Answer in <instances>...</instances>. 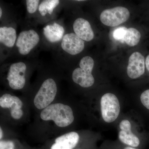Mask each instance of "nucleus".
<instances>
[{"mask_svg":"<svg viewBox=\"0 0 149 149\" xmlns=\"http://www.w3.org/2000/svg\"><path fill=\"white\" fill-rule=\"evenodd\" d=\"M59 3L60 1L58 0L43 1L40 3L38 11L42 16H45L48 14L51 15Z\"/></svg>","mask_w":149,"mask_h":149,"instance_id":"obj_16","label":"nucleus"},{"mask_svg":"<svg viewBox=\"0 0 149 149\" xmlns=\"http://www.w3.org/2000/svg\"><path fill=\"white\" fill-rule=\"evenodd\" d=\"M61 49L66 53L75 55L80 53L85 48L84 41L74 33L65 34L61 41Z\"/></svg>","mask_w":149,"mask_h":149,"instance_id":"obj_8","label":"nucleus"},{"mask_svg":"<svg viewBox=\"0 0 149 149\" xmlns=\"http://www.w3.org/2000/svg\"><path fill=\"white\" fill-rule=\"evenodd\" d=\"M64 33V27L57 22L48 24L43 28V34L45 38L48 42L52 43L61 41Z\"/></svg>","mask_w":149,"mask_h":149,"instance_id":"obj_13","label":"nucleus"},{"mask_svg":"<svg viewBox=\"0 0 149 149\" xmlns=\"http://www.w3.org/2000/svg\"><path fill=\"white\" fill-rule=\"evenodd\" d=\"M26 1L27 12L33 14L36 12L39 8L40 4L39 0H27Z\"/></svg>","mask_w":149,"mask_h":149,"instance_id":"obj_18","label":"nucleus"},{"mask_svg":"<svg viewBox=\"0 0 149 149\" xmlns=\"http://www.w3.org/2000/svg\"><path fill=\"white\" fill-rule=\"evenodd\" d=\"M0 106L3 108H9L11 111L21 109L22 103L20 99L16 96L5 94L0 98Z\"/></svg>","mask_w":149,"mask_h":149,"instance_id":"obj_15","label":"nucleus"},{"mask_svg":"<svg viewBox=\"0 0 149 149\" xmlns=\"http://www.w3.org/2000/svg\"><path fill=\"white\" fill-rule=\"evenodd\" d=\"M141 38V34L139 31L134 28L127 29L125 33L124 41L130 47L137 45Z\"/></svg>","mask_w":149,"mask_h":149,"instance_id":"obj_17","label":"nucleus"},{"mask_svg":"<svg viewBox=\"0 0 149 149\" xmlns=\"http://www.w3.org/2000/svg\"><path fill=\"white\" fill-rule=\"evenodd\" d=\"M40 41V35L35 30H24L19 34L15 46L19 53L22 56H26L37 47Z\"/></svg>","mask_w":149,"mask_h":149,"instance_id":"obj_5","label":"nucleus"},{"mask_svg":"<svg viewBox=\"0 0 149 149\" xmlns=\"http://www.w3.org/2000/svg\"><path fill=\"white\" fill-rule=\"evenodd\" d=\"M12 117L15 119H20L23 115V111L21 109L13 110L10 111Z\"/></svg>","mask_w":149,"mask_h":149,"instance_id":"obj_22","label":"nucleus"},{"mask_svg":"<svg viewBox=\"0 0 149 149\" xmlns=\"http://www.w3.org/2000/svg\"><path fill=\"white\" fill-rule=\"evenodd\" d=\"M141 101L144 106L149 110V89L144 91L141 94Z\"/></svg>","mask_w":149,"mask_h":149,"instance_id":"obj_20","label":"nucleus"},{"mask_svg":"<svg viewBox=\"0 0 149 149\" xmlns=\"http://www.w3.org/2000/svg\"><path fill=\"white\" fill-rule=\"evenodd\" d=\"M57 92L55 81L52 78L47 79L43 82L35 96L34 100L35 106L39 109H45L53 101Z\"/></svg>","mask_w":149,"mask_h":149,"instance_id":"obj_3","label":"nucleus"},{"mask_svg":"<svg viewBox=\"0 0 149 149\" xmlns=\"http://www.w3.org/2000/svg\"><path fill=\"white\" fill-rule=\"evenodd\" d=\"M0 130H1V131H0V132H1V134H0V139H1L3 136L2 130L1 128Z\"/></svg>","mask_w":149,"mask_h":149,"instance_id":"obj_26","label":"nucleus"},{"mask_svg":"<svg viewBox=\"0 0 149 149\" xmlns=\"http://www.w3.org/2000/svg\"><path fill=\"white\" fill-rule=\"evenodd\" d=\"M3 11L2 10L1 8H0V18H1V17L2 16Z\"/></svg>","mask_w":149,"mask_h":149,"instance_id":"obj_25","label":"nucleus"},{"mask_svg":"<svg viewBox=\"0 0 149 149\" xmlns=\"http://www.w3.org/2000/svg\"><path fill=\"white\" fill-rule=\"evenodd\" d=\"M146 65L147 70L149 72V55L147 57L146 61Z\"/></svg>","mask_w":149,"mask_h":149,"instance_id":"obj_23","label":"nucleus"},{"mask_svg":"<svg viewBox=\"0 0 149 149\" xmlns=\"http://www.w3.org/2000/svg\"><path fill=\"white\" fill-rule=\"evenodd\" d=\"M44 120H53L59 127H65L71 124L74 120L72 109L69 106L57 103L49 105L43 110L40 114Z\"/></svg>","mask_w":149,"mask_h":149,"instance_id":"obj_1","label":"nucleus"},{"mask_svg":"<svg viewBox=\"0 0 149 149\" xmlns=\"http://www.w3.org/2000/svg\"><path fill=\"white\" fill-rule=\"evenodd\" d=\"M94 60L89 56L84 57L80 62V68L73 70L72 79L74 83L83 88L91 87L95 83V79L92 74L94 68Z\"/></svg>","mask_w":149,"mask_h":149,"instance_id":"obj_2","label":"nucleus"},{"mask_svg":"<svg viewBox=\"0 0 149 149\" xmlns=\"http://www.w3.org/2000/svg\"><path fill=\"white\" fill-rule=\"evenodd\" d=\"M0 149H14V145L12 141H1Z\"/></svg>","mask_w":149,"mask_h":149,"instance_id":"obj_21","label":"nucleus"},{"mask_svg":"<svg viewBox=\"0 0 149 149\" xmlns=\"http://www.w3.org/2000/svg\"><path fill=\"white\" fill-rule=\"evenodd\" d=\"M74 33L83 41L90 42L94 37V33L90 22L83 18H78L73 24Z\"/></svg>","mask_w":149,"mask_h":149,"instance_id":"obj_11","label":"nucleus"},{"mask_svg":"<svg viewBox=\"0 0 149 149\" xmlns=\"http://www.w3.org/2000/svg\"><path fill=\"white\" fill-rule=\"evenodd\" d=\"M130 14L125 7L118 6L102 12L100 19L103 24L109 27H115L127 21Z\"/></svg>","mask_w":149,"mask_h":149,"instance_id":"obj_6","label":"nucleus"},{"mask_svg":"<svg viewBox=\"0 0 149 149\" xmlns=\"http://www.w3.org/2000/svg\"><path fill=\"white\" fill-rule=\"evenodd\" d=\"M119 127L120 130L118 134V138L121 142L132 148H136L139 147L140 140L132 133L130 121L127 120H122L119 124Z\"/></svg>","mask_w":149,"mask_h":149,"instance_id":"obj_10","label":"nucleus"},{"mask_svg":"<svg viewBox=\"0 0 149 149\" xmlns=\"http://www.w3.org/2000/svg\"></svg>","mask_w":149,"mask_h":149,"instance_id":"obj_27","label":"nucleus"},{"mask_svg":"<svg viewBox=\"0 0 149 149\" xmlns=\"http://www.w3.org/2000/svg\"><path fill=\"white\" fill-rule=\"evenodd\" d=\"M26 64L23 62L14 63L10 65L8 72L7 79L10 87L15 90H21L25 85Z\"/></svg>","mask_w":149,"mask_h":149,"instance_id":"obj_7","label":"nucleus"},{"mask_svg":"<svg viewBox=\"0 0 149 149\" xmlns=\"http://www.w3.org/2000/svg\"><path fill=\"white\" fill-rule=\"evenodd\" d=\"M100 104L102 117L106 122L110 123L116 120L120 113V105L115 95L104 94L101 99Z\"/></svg>","mask_w":149,"mask_h":149,"instance_id":"obj_4","label":"nucleus"},{"mask_svg":"<svg viewBox=\"0 0 149 149\" xmlns=\"http://www.w3.org/2000/svg\"><path fill=\"white\" fill-rule=\"evenodd\" d=\"M16 29L10 26L0 27V42L6 47L12 48L17 40Z\"/></svg>","mask_w":149,"mask_h":149,"instance_id":"obj_14","label":"nucleus"},{"mask_svg":"<svg viewBox=\"0 0 149 149\" xmlns=\"http://www.w3.org/2000/svg\"><path fill=\"white\" fill-rule=\"evenodd\" d=\"M127 30V28L124 27L116 28L113 32V38L116 40L124 41V37Z\"/></svg>","mask_w":149,"mask_h":149,"instance_id":"obj_19","label":"nucleus"},{"mask_svg":"<svg viewBox=\"0 0 149 149\" xmlns=\"http://www.w3.org/2000/svg\"><path fill=\"white\" fill-rule=\"evenodd\" d=\"M145 58L139 52H135L130 55L128 61L127 72L128 76L132 79L141 77L145 72Z\"/></svg>","mask_w":149,"mask_h":149,"instance_id":"obj_9","label":"nucleus"},{"mask_svg":"<svg viewBox=\"0 0 149 149\" xmlns=\"http://www.w3.org/2000/svg\"><path fill=\"white\" fill-rule=\"evenodd\" d=\"M123 149H139L138 148H132V147H126L125 148H124Z\"/></svg>","mask_w":149,"mask_h":149,"instance_id":"obj_24","label":"nucleus"},{"mask_svg":"<svg viewBox=\"0 0 149 149\" xmlns=\"http://www.w3.org/2000/svg\"><path fill=\"white\" fill-rule=\"evenodd\" d=\"M79 135L75 132L66 133L56 139L51 149H73L78 143Z\"/></svg>","mask_w":149,"mask_h":149,"instance_id":"obj_12","label":"nucleus"}]
</instances>
